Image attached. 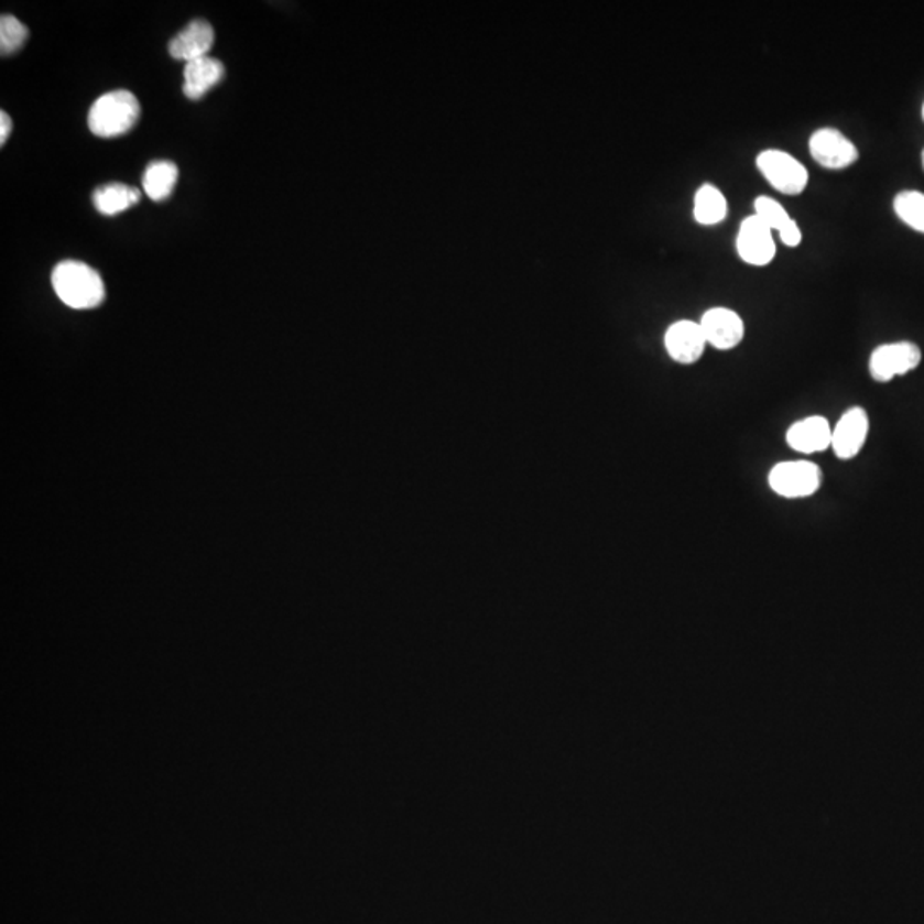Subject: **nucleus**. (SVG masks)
<instances>
[{
  "instance_id": "1",
  "label": "nucleus",
  "mask_w": 924,
  "mask_h": 924,
  "mask_svg": "<svg viewBox=\"0 0 924 924\" xmlns=\"http://www.w3.org/2000/svg\"><path fill=\"white\" fill-rule=\"evenodd\" d=\"M52 286L58 298L76 311L98 307L105 300L104 280L85 262H61L52 273Z\"/></svg>"
},
{
  "instance_id": "2",
  "label": "nucleus",
  "mask_w": 924,
  "mask_h": 924,
  "mask_svg": "<svg viewBox=\"0 0 924 924\" xmlns=\"http://www.w3.org/2000/svg\"><path fill=\"white\" fill-rule=\"evenodd\" d=\"M141 116L138 98L126 89L105 93L93 104L88 113L89 131L98 138L127 134Z\"/></svg>"
},
{
  "instance_id": "3",
  "label": "nucleus",
  "mask_w": 924,
  "mask_h": 924,
  "mask_svg": "<svg viewBox=\"0 0 924 924\" xmlns=\"http://www.w3.org/2000/svg\"><path fill=\"white\" fill-rule=\"evenodd\" d=\"M762 177L784 196H800L808 185L806 166L783 150H765L757 156Z\"/></svg>"
},
{
  "instance_id": "4",
  "label": "nucleus",
  "mask_w": 924,
  "mask_h": 924,
  "mask_svg": "<svg viewBox=\"0 0 924 924\" xmlns=\"http://www.w3.org/2000/svg\"><path fill=\"white\" fill-rule=\"evenodd\" d=\"M769 485L778 496L786 499H803L814 496L822 485V471L808 460L781 463L769 475Z\"/></svg>"
},
{
  "instance_id": "5",
  "label": "nucleus",
  "mask_w": 924,
  "mask_h": 924,
  "mask_svg": "<svg viewBox=\"0 0 924 924\" xmlns=\"http://www.w3.org/2000/svg\"><path fill=\"white\" fill-rule=\"evenodd\" d=\"M808 150L818 165L827 170H844L858 162L859 151L851 139L834 127L817 129L809 135Z\"/></svg>"
},
{
  "instance_id": "6",
  "label": "nucleus",
  "mask_w": 924,
  "mask_h": 924,
  "mask_svg": "<svg viewBox=\"0 0 924 924\" xmlns=\"http://www.w3.org/2000/svg\"><path fill=\"white\" fill-rule=\"evenodd\" d=\"M921 363L920 346L911 341L890 343L873 349L870 357V373L877 382H890L898 376H905Z\"/></svg>"
},
{
  "instance_id": "7",
  "label": "nucleus",
  "mask_w": 924,
  "mask_h": 924,
  "mask_svg": "<svg viewBox=\"0 0 924 924\" xmlns=\"http://www.w3.org/2000/svg\"><path fill=\"white\" fill-rule=\"evenodd\" d=\"M737 250L741 261L755 268H765L775 258V242L771 228L755 215L741 221L737 235Z\"/></svg>"
},
{
  "instance_id": "8",
  "label": "nucleus",
  "mask_w": 924,
  "mask_h": 924,
  "mask_svg": "<svg viewBox=\"0 0 924 924\" xmlns=\"http://www.w3.org/2000/svg\"><path fill=\"white\" fill-rule=\"evenodd\" d=\"M707 345L721 351L737 348L744 336L743 318L731 308L714 307L703 315L700 320Z\"/></svg>"
},
{
  "instance_id": "9",
  "label": "nucleus",
  "mask_w": 924,
  "mask_h": 924,
  "mask_svg": "<svg viewBox=\"0 0 924 924\" xmlns=\"http://www.w3.org/2000/svg\"><path fill=\"white\" fill-rule=\"evenodd\" d=\"M868 414L863 407H851L840 416L836 428L833 430V447L834 453L839 459H852L858 456L859 450L863 449L865 442L868 437Z\"/></svg>"
},
{
  "instance_id": "10",
  "label": "nucleus",
  "mask_w": 924,
  "mask_h": 924,
  "mask_svg": "<svg viewBox=\"0 0 924 924\" xmlns=\"http://www.w3.org/2000/svg\"><path fill=\"white\" fill-rule=\"evenodd\" d=\"M667 354L673 360L683 365H692L700 360L706 351L707 339L703 327L694 320H678L666 330L664 336Z\"/></svg>"
},
{
  "instance_id": "11",
  "label": "nucleus",
  "mask_w": 924,
  "mask_h": 924,
  "mask_svg": "<svg viewBox=\"0 0 924 924\" xmlns=\"http://www.w3.org/2000/svg\"><path fill=\"white\" fill-rule=\"evenodd\" d=\"M215 45V30L204 20H194L170 42L169 52L173 58L187 62L207 57Z\"/></svg>"
},
{
  "instance_id": "12",
  "label": "nucleus",
  "mask_w": 924,
  "mask_h": 924,
  "mask_svg": "<svg viewBox=\"0 0 924 924\" xmlns=\"http://www.w3.org/2000/svg\"><path fill=\"white\" fill-rule=\"evenodd\" d=\"M791 449L803 454L822 453L833 445V428L822 416H809L794 423L786 434Z\"/></svg>"
},
{
  "instance_id": "13",
  "label": "nucleus",
  "mask_w": 924,
  "mask_h": 924,
  "mask_svg": "<svg viewBox=\"0 0 924 924\" xmlns=\"http://www.w3.org/2000/svg\"><path fill=\"white\" fill-rule=\"evenodd\" d=\"M225 66L218 58L207 57L187 62L184 69V95L188 100H200L225 77Z\"/></svg>"
},
{
  "instance_id": "14",
  "label": "nucleus",
  "mask_w": 924,
  "mask_h": 924,
  "mask_svg": "<svg viewBox=\"0 0 924 924\" xmlns=\"http://www.w3.org/2000/svg\"><path fill=\"white\" fill-rule=\"evenodd\" d=\"M728 216V200L716 185L704 184L695 193L694 218L703 227H716Z\"/></svg>"
},
{
  "instance_id": "15",
  "label": "nucleus",
  "mask_w": 924,
  "mask_h": 924,
  "mask_svg": "<svg viewBox=\"0 0 924 924\" xmlns=\"http://www.w3.org/2000/svg\"><path fill=\"white\" fill-rule=\"evenodd\" d=\"M141 200L138 188L126 184H108L97 188L93 194V203L98 211L105 216H116L135 206Z\"/></svg>"
},
{
  "instance_id": "16",
  "label": "nucleus",
  "mask_w": 924,
  "mask_h": 924,
  "mask_svg": "<svg viewBox=\"0 0 924 924\" xmlns=\"http://www.w3.org/2000/svg\"><path fill=\"white\" fill-rule=\"evenodd\" d=\"M177 181V165L172 162H165V160L151 163L146 172H144V175H142L144 193H146V196L151 200H165L166 197L172 196Z\"/></svg>"
},
{
  "instance_id": "17",
  "label": "nucleus",
  "mask_w": 924,
  "mask_h": 924,
  "mask_svg": "<svg viewBox=\"0 0 924 924\" xmlns=\"http://www.w3.org/2000/svg\"><path fill=\"white\" fill-rule=\"evenodd\" d=\"M894 211L902 222L924 235V194L920 191H902L895 196Z\"/></svg>"
},
{
  "instance_id": "18",
  "label": "nucleus",
  "mask_w": 924,
  "mask_h": 924,
  "mask_svg": "<svg viewBox=\"0 0 924 924\" xmlns=\"http://www.w3.org/2000/svg\"><path fill=\"white\" fill-rule=\"evenodd\" d=\"M753 209H755L753 215H755L760 221L765 222L772 231L781 230V228L786 227L787 222L793 219L791 218L790 213L786 211V207H784L783 204L769 196L757 197L755 203H753Z\"/></svg>"
},
{
  "instance_id": "19",
  "label": "nucleus",
  "mask_w": 924,
  "mask_h": 924,
  "mask_svg": "<svg viewBox=\"0 0 924 924\" xmlns=\"http://www.w3.org/2000/svg\"><path fill=\"white\" fill-rule=\"evenodd\" d=\"M28 39V28L11 14L2 15L0 20V52L11 55L20 51Z\"/></svg>"
},
{
  "instance_id": "20",
  "label": "nucleus",
  "mask_w": 924,
  "mask_h": 924,
  "mask_svg": "<svg viewBox=\"0 0 924 924\" xmlns=\"http://www.w3.org/2000/svg\"><path fill=\"white\" fill-rule=\"evenodd\" d=\"M778 233L781 237V242L786 247H798L802 243V230H800L798 222L794 221V219H791L786 227L781 228Z\"/></svg>"
},
{
  "instance_id": "21",
  "label": "nucleus",
  "mask_w": 924,
  "mask_h": 924,
  "mask_svg": "<svg viewBox=\"0 0 924 924\" xmlns=\"http://www.w3.org/2000/svg\"><path fill=\"white\" fill-rule=\"evenodd\" d=\"M11 117H9L6 111H0V142H2V144L8 141L9 134H11Z\"/></svg>"
},
{
  "instance_id": "22",
  "label": "nucleus",
  "mask_w": 924,
  "mask_h": 924,
  "mask_svg": "<svg viewBox=\"0 0 924 924\" xmlns=\"http://www.w3.org/2000/svg\"><path fill=\"white\" fill-rule=\"evenodd\" d=\"M923 169H924V150H923Z\"/></svg>"
},
{
  "instance_id": "23",
  "label": "nucleus",
  "mask_w": 924,
  "mask_h": 924,
  "mask_svg": "<svg viewBox=\"0 0 924 924\" xmlns=\"http://www.w3.org/2000/svg\"><path fill=\"white\" fill-rule=\"evenodd\" d=\"M923 120H924V104H923Z\"/></svg>"
}]
</instances>
